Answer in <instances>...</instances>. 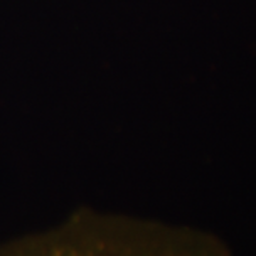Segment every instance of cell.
Instances as JSON below:
<instances>
[{"mask_svg":"<svg viewBox=\"0 0 256 256\" xmlns=\"http://www.w3.org/2000/svg\"><path fill=\"white\" fill-rule=\"evenodd\" d=\"M0 256H225L220 250L176 230L82 218L53 234L0 246Z\"/></svg>","mask_w":256,"mask_h":256,"instance_id":"1","label":"cell"}]
</instances>
